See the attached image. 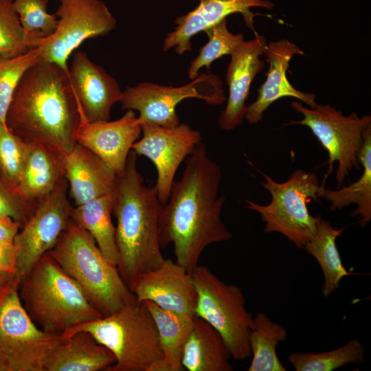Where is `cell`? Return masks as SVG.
<instances>
[{"instance_id": "obj_1", "label": "cell", "mask_w": 371, "mask_h": 371, "mask_svg": "<svg viewBox=\"0 0 371 371\" xmlns=\"http://www.w3.org/2000/svg\"><path fill=\"white\" fill-rule=\"evenodd\" d=\"M221 176L219 164L199 143L187 157L181 179L174 181L170 197L161 207L160 246L172 245L176 262L190 273L208 245L233 236L221 220L225 202L219 194Z\"/></svg>"}, {"instance_id": "obj_2", "label": "cell", "mask_w": 371, "mask_h": 371, "mask_svg": "<svg viewBox=\"0 0 371 371\" xmlns=\"http://www.w3.org/2000/svg\"><path fill=\"white\" fill-rule=\"evenodd\" d=\"M81 124L68 70L41 59L21 78L5 117L9 130L27 144L50 146L63 154Z\"/></svg>"}, {"instance_id": "obj_3", "label": "cell", "mask_w": 371, "mask_h": 371, "mask_svg": "<svg viewBox=\"0 0 371 371\" xmlns=\"http://www.w3.org/2000/svg\"><path fill=\"white\" fill-rule=\"evenodd\" d=\"M131 150L124 171L117 175L113 213L116 217L117 269L130 287L142 274L159 267L165 258L159 239L162 204L155 186L144 185Z\"/></svg>"}, {"instance_id": "obj_4", "label": "cell", "mask_w": 371, "mask_h": 371, "mask_svg": "<svg viewBox=\"0 0 371 371\" xmlns=\"http://www.w3.org/2000/svg\"><path fill=\"white\" fill-rule=\"evenodd\" d=\"M19 293L32 319L49 333L61 336L76 325L103 317L48 254L20 280Z\"/></svg>"}, {"instance_id": "obj_5", "label": "cell", "mask_w": 371, "mask_h": 371, "mask_svg": "<svg viewBox=\"0 0 371 371\" xmlns=\"http://www.w3.org/2000/svg\"><path fill=\"white\" fill-rule=\"evenodd\" d=\"M47 254L78 283L103 317L135 300L117 267L105 258L91 235L72 218Z\"/></svg>"}, {"instance_id": "obj_6", "label": "cell", "mask_w": 371, "mask_h": 371, "mask_svg": "<svg viewBox=\"0 0 371 371\" xmlns=\"http://www.w3.org/2000/svg\"><path fill=\"white\" fill-rule=\"evenodd\" d=\"M79 331L88 332L113 354L115 362L105 371H150L163 357L153 317L136 300L110 315L76 325L60 338Z\"/></svg>"}, {"instance_id": "obj_7", "label": "cell", "mask_w": 371, "mask_h": 371, "mask_svg": "<svg viewBox=\"0 0 371 371\" xmlns=\"http://www.w3.org/2000/svg\"><path fill=\"white\" fill-rule=\"evenodd\" d=\"M18 277L0 287V371H44L60 335L44 331L19 297Z\"/></svg>"}, {"instance_id": "obj_8", "label": "cell", "mask_w": 371, "mask_h": 371, "mask_svg": "<svg viewBox=\"0 0 371 371\" xmlns=\"http://www.w3.org/2000/svg\"><path fill=\"white\" fill-rule=\"evenodd\" d=\"M262 175L265 179L262 186L271 201L262 205L246 200L245 207L259 213L265 223L264 232L280 233L297 248H304L315 235L320 217L312 216L308 208L312 200L318 201L321 186L317 175L298 169L281 183Z\"/></svg>"}, {"instance_id": "obj_9", "label": "cell", "mask_w": 371, "mask_h": 371, "mask_svg": "<svg viewBox=\"0 0 371 371\" xmlns=\"http://www.w3.org/2000/svg\"><path fill=\"white\" fill-rule=\"evenodd\" d=\"M190 273L196 292L195 316L219 333L234 360L251 357L254 317L245 308L242 290L224 282L205 266L198 265Z\"/></svg>"}, {"instance_id": "obj_10", "label": "cell", "mask_w": 371, "mask_h": 371, "mask_svg": "<svg viewBox=\"0 0 371 371\" xmlns=\"http://www.w3.org/2000/svg\"><path fill=\"white\" fill-rule=\"evenodd\" d=\"M291 106L303 118L286 124L308 127L328 152L329 168L322 185L332 172L333 162L337 161L335 178L337 188H340L350 172L360 168L359 152L364 132L371 125V116L360 117L354 112L346 116L330 104H317L311 108L304 106L300 101H293Z\"/></svg>"}, {"instance_id": "obj_11", "label": "cell", "mask_w": 371, "mask_h": 371, "mask_svg": "<svg viewBox=\"0 0 371 371\" xmlns=\"http://www.w3.org/2000/svg\"><path fill=\"white\" fill-rule=\"evenodd\" d=\"M187 98H198L207 104L218 105L226 100L221 78L212 74H202L181 87L164 86L144 82L127 87L121 99L123 110L139 112L141 126L174 127L179 124L176 111L179 103Z\"/></svg>"}, {"instance_id": "obj_12", "label": "cell", "mask_w": 371, "mask_h": 371, "mask_svg": "<svg viewBox=\"0 0 371 371\" xmlns=\"http://www.w3.org/2000/svg\"><path fill=\"white\" fill-rule=\"evenodd\" d=\"M55 32L38 45L41 58L68 70L67 60L85 40L104 36L116 21L101 0H60Z\"/></svg>"}, {"instance_id": "obj_13", "label": "cell", "mask_w": 371, "mask_h": 371, "mask_svg": "<svg viewBox=\"0 0 371 371\" xmlns=\"http://www.w3.org/2000/svg\"><path fill=\"white\" fill-rule=\"evenodd\" d=\"M66 179L36 206L14 238L20 280L56 243L71 221L73 206L67 197Z\"/></svg>"}, {"instance_id": "obj_14", "label": "cell", "mask_w": 371, "mask_h": 371, "mask_svg": "<svg viewBox=\"0 0 371 371\" xmlns=\"http://www.w3.org/2000/svg\"><path fill=\"white\" fill-rule=\"evenodd\" d=\"M142 132V137L134 143L132 150L148 158L155 166V186L158 199L164 205L170 197L179 165L201 142V134L187 124L174 127L144 124Z\"/></svg>"}, {"instance_id": "obj_15", "label": "cell", "mask_w": 371, "mask_h": 371, "mask_svg": "<svg viewBox=\"0 0 371 371\" xmlns=\"http://www.w3.org/2000/svg\"><path fill=\"white\" fill-rule=\"evenodd\" d=\"M68 78L81 124L109 120L122 97L116 80L82 51L74 53Z\"/></svg>"}, {"instance_id": "obj_16", "label": "cell", "mask_w": 371, "mask_h": 371, "mask_svg": "<svg viewBox=\"0 0 371 371\" xmlns=\"http://www.w3.org/2000/svg\"><path fill=\"white\" fill-rule=\"evenodd\" d=\"M129 289L137 302H151L166 311L195 316L196 292L191 273L176 261L165 259L139 276Z\"/></svg>"}, {"instance_id": "obj_17", "label": "cell", "mask_w": 371, "mask_h": 371, "mask_svg": "<svg viewBox=\"0 0 371 371\" xmlns=\"http://www.w3.org/2000/svg\"><path fill=\"white\" fill-rule=\"evenodd\" d=\"M258 7L270 10L273 3L268 0H200L194 10L175 20L177 26L166 35L163 49H174L177 54H183L191 50V38L195 34L235 13L241 14L247 27L257 34L254 21L257 14L251 8Z\"/></svg>"}, {"instance_id": "obj_18", "label": "cell", "mask_w": 371, "mask_h": 371, "mask_svg": "<svg viewBox=\"0 0 371 371\" xmlns=\"http://www.w3.org/2000/svg\"><path fill=\"white\" fill-rule=\"evenodd\" d=\"M141 133L142 126L134 111L127 110L114 121L80 124L76 142L98 155L118 175L124 171Z\"/></svg>"}, {"instance_id": "obj_19", "label": "cell", "mask_w": 371, "mask_h": 371, "mask_svg": "<svg viewBox=\"0 0 371 371\" xmlns=\"http://www.w3.org/2000/svg\"><path fill=\"white\" fill-rule=\"evenodd\" d=\"M267 44L263 36L256 34L254 38L241 43L230 55L226 72L229 95L226 106L218 119V126L223 131H232L243 122L250 86L265 67L260 56L263 55Z\"/></svg>"}, {"instance_id": "obj_20", "label": "cell", "mask_w": 371, "mask_h": 371, "mask_svg": "<svg viewBox=\"0 0 371 371\" xmlns=\"http://www.w3.org/2000/svg\"><path fill=\"white\" fill-rule=\"evenodd\" d=\"M263 55L269 67L266 73L267 78L258 90L256 100L247 106L245 119L249 124L261 121L265 111L282 98H296L311 108L317 104L314 93L296 89L287 78L286 71L292 58L295 55H304L294 43L286 38L271 41L267 44Z\"/></svg>"}, {"instance_id": "obj_21", "label": "cell", "mask_w": 371, "mask_h": 371, "mask_svg": "<svg viewBox=\"0 0 371 371\" xmlns=\"http://www.w3.org/2000/svg\"><path fill=\"white\" fill-rule=\"evenodd\" d=\"M65 177L76 205L113 194L116 173L98 155L76 143L65 155Z\"/></svg>"}, {"instance_id": "obj_22", "label": "cell", "mask_w": 371, "mask_h": 371, "mask_svg": "<svg viewBox=\"0 0 371 371\" xmlns=\"http://www.w3.org/2000/svg\"><path fill=\"white\" fill-rule=\"evenodd\" d=\"M65 154L43 144H29L26 161L16 192L37 205L65 179Z\"/></svg>"}, {"instance_id": "obj_23", "label": "cell", "mask_w": 371, "mask_h": 371, "mask_svg": "<svg viewBox=\"0 0 371 371\" xmlns=\"http://www.w3.org/2000/svg\"><path fill=\"white\" fill-rule=\"evenodd\" d=\"M113 354L86 331H79L60 343L48 357L44 371L106 370L114 364Z\"/></svg>"}, {"instance_id": "obj_24", "label": "cell", "mask_w": 371, "mask_h": 371, "mask_svg": "<svg viewBox=\"0 0 371 371\" xmlns=\"http://www.w3.org/2000/svg\"><path fill=\"white\" fill-rule=\"evenodd\" d=\"M230 352L219 333L194 317L185 342L181 363L188 371H232Z\"/></svg>"}, {"instance_id": "obj_25", "label": "cell", "mask_w": 371, "mask_h": 371, "mask_svg": "<svg viewBox=\"0 0 371 371\" xmlns=\"http://www.w3.org/2000/svg\"><path fill=\"white\" fill-rule=\"evenodd\" d=\"M155 321L162 358L150 371H182L183 349L195 316L164 310L151 302H143Z\"/></svg>"}, {"instance_id": "obj_26", "label": "cell", "mask_w": 371, "mask_h": 371, "mask_svg": "<svg viewBox=\"0 0 371 371\" xmlns=\"http://www.w3.org/2000/svg\"><path fill=\"white\" fill-rule=\"evenodd\" d=\"M359 161L363 172L358 180L339 190H330L321 185L318 198L330 203L332 210H342L350 204H356L352 216H358L361 227L371 219V125L365 131L363 142L359 152Z\"/></svg>"}, {"instance_id": "obj_27", "label": "cell", "mask_w": 371, "mask_h": 371, "mask_svg": "<svg viewBox=\"0 0 371 371\" xmlns=\"http://www.w3.org/2000/svg\"><path fill=\"white\" fill-rule=\"evenodd\" d=\"M113 203L114 193L95 199L73 207L71 218L91 235L105 258L117 267L115 227L111 219Z\"/></svg>"}, {"instance_id": "obj_28", "label": "cell", "mask_w": 371, "mask_h": 371, "mask_svg": "<svg viewBox=\"0 0 371 371\" xmlns=\"http://www.w3.org/2000/svg\"><path fill=\"white\" fill-rule=\"evenodd\" d=\"M344 229H334L328 221L320 216L315 235L304 247L321 267L324 276L322 293L324 297H328L338 289L344 277L357 274L344 267L337 247L336 239L341 235Z\"/></svg>"}, {"instance_id": "obj_29", "label": "cell", "mask_w": 371, "mask_h": 371, "mask_svg": "<svg viewBox=\"0 0 371 371\" xmlns=\"http://www.w3.org/2000/svg\"><path fill=\"white\" fill-rule=\"evenodd\" d=\"M287 339V331L282 325L273 322L264 313L253 318L249 341L251 361L248 371H285L278 359V345Z\"/></svg>"}, {"instance_id": "obj_30", "label": "cell", "mask_w": 371, "mask_h": 371, "mask_svg": "<svg viewBox=\"0 0 371 371\" xmlns=\"http://www.w3.org/2000/svg\"><path fill=\"white\" fill-rule=\"evenodd\" d=\"M364 353L362 344L352 339L328 352H295L288 356V360L296 371H332L348 363L363 362Z\"/></svg>"}, {"instance_id": "obj_31", "label": "cell", "mask_w": 371, "mask_h": 371, "mask_svg": "<svg viewBox=\"0 0 371 371\" xmlns=\"http://www.w3.org/2000/svg\"><path fill=\"white\" fill-rule=\"evenodd\" d=\"M207 43L199 49V55L191 62L188 70L190 80L199 76V70L205 67L210 71L211 64L225 55H231L244 41L242 33L233 34L227 28V19L206 29Z\"/></svg>"}, {"instance_id": "obj_32", "label": "cell", "mask_w": 371, "mask_h": 371, "mask_svg": "<svg viewBox=\"0 0 371 371\" xmlns=\"http://www.w3.org/2000/svg\"><path fill=\"white\" fill-rule=\"evenodd\" d=\"M14 0H0V55L15 57L38 47L39 41L22 27Z\"/></svg>"}, {"instance_id": "obj_33", "label": "cell", "mask_w": 371, "mask_h": 371, "mask_svg": "<svg viewBox=\"0 0 371 371\" xmlns=\"http://www.w3.org/2000/svg\"><path fill=\"white\" fill-rule=\"evenodd\" d=\"M41 59L38 47L15 57L0 55V122L5 123L7 111L21 78Z\"/></svg>"}, {"instance_id": "obj_34", "label": "cell", "mask_w": 371, "mask_h": 371, "mask_svg": "<svg viewBox=\"0 0 371 371\" xmlns=\"http://www.w3.org/2000/svg\"><path fill=\"white\" fill-rule=\"evenodd\" d=\"M48 0H14L13 8L25 32L39 42L56 30L58 17L47 11Z\"/></svg>"}, {"instance_id": "obj_35", "label": "cell", "mask_w": 371, "mask_h": 371, "mask_svg": "<svg viewBox=\"0 0 371 371\" xmlns=\"http://www.w3.org/2000/svg\"><path fill=\"white\" fill-rule=\"evenodd\" d=\"M29 144L13 134L0 122V173L14 190L22 174Z\"/></svg>"}, {"instance_id": "obj_36", "label": "cell", "mask_w": 371, "mask_h": 371, "mask_svg": "<svg viewBox=\"0 0 371 371\" xmlns=\"http://www.w3.org/2000/svg\"><path fill=\"white\" fill-rule=\"evenodd\" d=\"M37 205L23 200L0 173L1 218L12 220L19 223L22 227L34 213Z\"/></svg>"}, {"instance_id": "obj_37", "label": "cell", "mask_w": 371, "mask_h": 371, "mask_svg": "<svg viewBox=\"0 0 371 371\" xmlns=\"http://www.w3.org/2000/svg\"><path fill=\"white\" fill-rule=\"evenodd\" d=\"M18 251L14 242L0 243V287L17 276Z\"/></svg>"}, {"instance_id": "obj_38", "label": "cell", "mask_w": 371, "mask_h": 371, "mask_svg": "<svg viewBox=\"0 0 371 371\" xmlns=\"http://www.w3.org/2000/svg\"><path fill=\"white\" fill-rule=\"evenodd\" d=\"M21 227L17 222L0 218V243L14 242Z\"/></svg>"}]
</instances>
